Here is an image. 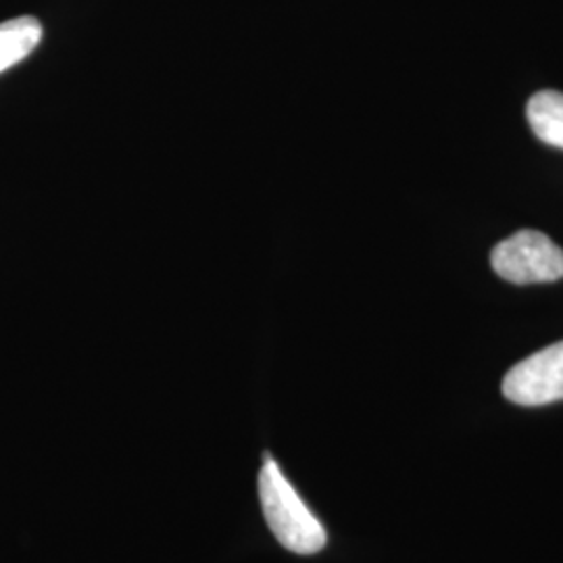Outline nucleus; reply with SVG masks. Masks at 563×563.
<instances>
[{
  "label": "nucleus",
  "instance_id": "obj_1",
  "mask_svg": "<svg viewBox=\"0 0 563 563\" xmlns=\"http://www.w3.org/2000/svg\"><path fill=\"white\" fill-rule=\"evenodd\" d=\"M262 474H260V497H262L263 516L272 534L292 553L313 555L322 551L328 541L322 522L302 504L295 486L286 481L280 465L263 455Z\"/></svg>",
  "mask_w": 563,
  "mask_h": 563
},
{
  "label": "nucleus",
  "instance_id": "obj_2",
  "mask_svg": "<svg viewBox=\"0 0 563 563\" xmlns=\"http://www.w3.org/2000/svg\"><path fill=\"white\" fill-rule=\"evenodd\" d=\"M493 269L511 284H544L563 278V251L543 232L520 230L493 249Z\"/></svg>",
  "mask_w": 563,
  "mask_h": 563
},
{
  "label": "nucleus",
  "instance_id": "obj_3",
  "mask_svg": "<svg viewBox=\"0 0 563 563\" xmlns=\"http://www.w3.org/2000/svg\"><path fill=\"white\" fill-rule=\"evenodd\" d=\"M504 395L523 407L563 401V341L514 365L505 376Z\"/></svg>",
  "mask_w": 563,
  "mask_h": 563
},
{
  "label": "nucleus",
  "instance_id": "obj_4",
  "mask_svg": "<svg viewBox=\"0 0 563 563\" xmlns=\"http://www.w3.org/2000/svg\"><path fill=\"white\" fill-rule=\"evenodd\" d=\"M42 23L36 18H18L0 23V74L30 57L42 41Z\"/></svg>",
  "mask_w": 563,
  "mask_h": 563
},
{
  "label": "nucleus",
  "instance_id": "obj_5",
  "mask_svg": "<svg viewBox=\"0 0 563 563\" xmlns=\"http://www.w3.org/2000/svg\"><path fill=\"white\" fill-rule=\"evenodd\" d=\"M526 118L539 141L563 148V92L541 90L526 109Z\"/></svg>",
  "mask_w": 563,
  "mask_h": 563
}]
</instances>
